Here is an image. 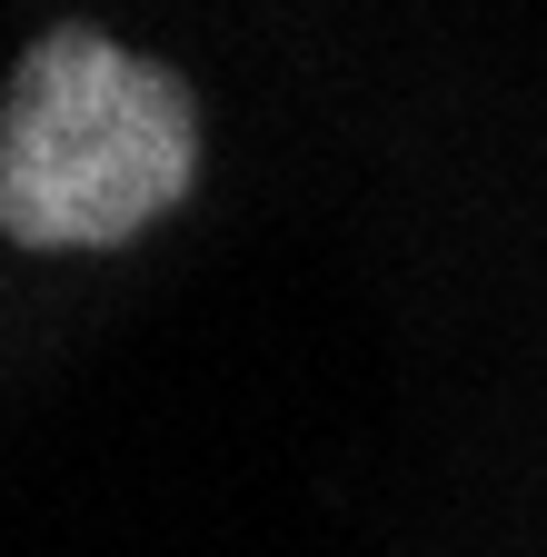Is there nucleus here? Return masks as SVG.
I'll use <instances>...</instances> for the list:
<instances>
[{"mask_svg":"<svg viewBox=\"0 0 547 557\" xmlns=\"http://www.w3.org/2000/svg\"><path fill=\"white\" fill-rule=\"evenodd\" d=\"M199 180V100L170 60L90 21L21 50L0 100V239L21 249H120L160 230Z\"/></svg>","mask_w":547,"mask_h":557,"instance_id":"nucleus-1","label":"nucleus"}]
</instances>
